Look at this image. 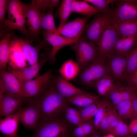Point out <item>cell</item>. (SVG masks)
Listing matches in <instances>:
<instances>
[{
    "label": "cell",
    "mask_w": 137,
    "mask_h": 137,
    "mask_svg": "<svg viewBox=\"0 0 137 137\" xmlns=\"http://www.w3.org/2000/svg\"><path fill=\"white\" fill-rule=\"evenodd\" d=\"M93 19L85 25L84 36L91 44L96 46L101 35L108 18L106 13L95 14Z\"/></svg>",
    "instance_id": "obj_12"
},
{
    "label": "cell",
    "mask_w": 137,
    "mask_h": 137,
    "mask_svg": "<svg viewBox=\"0 0 137 137\" xmlns=\"http://www.w3.org/2000/svg\"><path fill=\"white\" fill-rule=\"evenodd\" d=\"M70 46L71 49L76 54V61L81 70L87 66L97 59L96 46L88 42L83 33L76 43Z\"/></svg>",
    "instance_id": "obj_6"
},
{
    "label": "cell",
    "mask_w": 137,
    "mask_h": 137,
    "mask_svg": "<svg viewBox=\"0 0 137 137\" xmlns=\"http://www.w3.org/2000/svg\"><path fill=\"white\" fill-rule=\"evenodd\" d=\"M81 71L78 63L72 58L64 62L58 70H56L65 80H71L79 75Z\"/></svg>",
    "instance_id": "obj_22"
},
{
    "label": "cell",
    "mask_w": 137,
    "mask_h": 137,
    "mask_svg": "<svg viewBox=\"0 0 137 137\" xmlns=\"http://www.w3.org/2000/svg\"><path fill=\"white\" fill-rule=\"evenodd\" d=\"M127 56L113 54L107 58L108 60L107 64L111 75L116 79H125L126 78Z\"/></svg>",
    "instance_id": "obj_18"
},
{
    "label": "cell",
    "mask_w": 137,
    "mask_h": 137,
    "mask_svg": "<svg viewBox=\"0 0 137 137\" xmlns=\"http://www.w3.org/2000/svg\"><path fill=\"white\" fill-rule=\"evenodd\" d=\"M25 23L30 40L38 43L41 41L39 37L41 29V13L31 3L24 4Z\"/></svg>",
    "instance_id": "obj_10"
},
{
    "label": "cell",
    "mask_w": 137,
    "mask_h": 137,
    "mask_svg": "<svg viewBox=\"0 0 137 137\" xmlns=\"http://www.w3.org/2000/svg\"><path fill=\"white\" fill-rule=\"evenodd\" d=\"M85 135L88 136L94 133V120L92 119L81 123L80 125Z\"/></svg>",
    "instance_id": "obj_39"
},
{
    "label": "cell",
    "mask_w": 137,
    "mask_h": 137,
    "mask_svg": "<svg viewBox=\"0 0 137 137\" xmlns=\"http://www.w3.org/2000/svg\"><path fill=\"white\" fill-rule=\"evenodd\" d=\"M36 97L38 103L41 118H64L68 105L65 99L58 93L53 82L41 94Z\"/></svg>",
    "instance_id": "obj_1"
},
{
    "label": "cell",
    "mask_w": 137,
    "mask_h": 137,
    "mask_svg": "<svg viewBox=\"0 0 137 137\" xmlns=\"http://www.w3.org/2000/svg\"><path fill=\"white\" fill-rule=\"evenodd\" d=\"M106 100V99L100 100L79 110L81 123L92 119L99 108L105 102Z\"/></svg>",
    "instance_id": "obj_29"
},
{
    "label": "cell",
    "mask_w": 137,
    "mask_h": 137,
    "mask_svg": "<svg viewBox=\"0 0 137 137\" xmlns=\"http://www.w3.org/2000/svg\"><path fill=\"white\" fill-rule=\"evenodd\" d=\"M27 61L19 45L14 39H11L8 63L13 69H23L27 67Z\"/></svg>",
    "instance_id": "obj_21"
},
{
    "label": "cell",
    "mask_w": 137,
    "mask_h": 137,
    "mask_svg": "<svg viewBox=\"0 0 137 137\" xmlns=\"http://www.w3.org/2000/svg\"><path fill=\"white\" fill-rule=\"evenodd\" d=\"M71 7L72 13H78L85 17L90 18L96 13H101L100 10L96 7L83 1L72 0Z\"/></svg>",
    "instance_id": "obj_24"
},
{
    "label": "cell",
    "mask_w": 137,
    "mask_h": 137,
    "mask_svg": "<svg viewBox=\"0 0 137 137\" xmlns=\"http://www.w3.org/2000/svg\"><path fill=\"white\" fill-rule=\"evenodd\" d=\"M116 0H84L83 1L87 3H90L96 7L101 11V13H106L110 10V4L113 6Z\"/></svg>",
    "instance_id": "obj_34"
},
{
    "label": "cell",
    "mask_w": 137,
    "mask_h": 137,
    "mask_svg": "<svg viewBox=\"0 0 137 137\" xmlns=\"http://www.w3.org/2000/svg\"><path fill=\"white\" fill-rule=\"evenodd\" d=\"M24 4L18 0L9 1L7 9L8 18L0 27L1 38L8 32L16 30L25 36L26 38L31 41L25 27Z\"/></svg>",
    "instance_id": "obj_2"
},
{
    "label": "cell",
    "mask_w": 137,
    "mask_h": 137,
    "mask_svg": "<svg viewBox=\"0 0 137 137\" xmlns=\"http://www.w3.org/2000/svg\"><path fill=\"white\" fill-rule=\"evenodd\" d=\"M11 38L15 40L19 45L27 61L30 65H34L38 61L39 53L43 48H48V43L44 39L34 47L31 45L32 41L26 38L19 37L11 33Z\"/></svg>",
    "instance_id": "obj_13"
},
{
    "label": "cell",
    "mask_w": 137,
    "mask_h": 137,
    "mask_svg": "<svg viewBox=\"0 0 137 137\" xmlns=\"http://www.w3.org/2000/svg\"><path fill=\"white\" fill-rule=\"evenodd\" d=\"M0 90L18 99L25 98L21 83L13 74L5 70H0Z\"/></svg>",
    "instance_id": "obj_11"
},
{
    "label": "cell",
    "mask_w": 137,
    "mask_h": 137,
    "mask_svg": "<svg viewBox=\"0 0 137 137\" xmlns=\"http://www.w3.org/2000/svg\"><path fill=\"white\" fill-rule=\"evenodd\" d=\"M128 137H137V136L134 135H131L129 136Z\"/></svg>",
    "instance_id": "obj_50"
},
{
    "label": "cell",
    "mask_w": 137,
    "mask_h": 137,
    "mask_svg": "<svg viewBox=\"0 0 137 137\" xmlns=\"http://www.w3.org/2000/svg\"><path fill=\"white\" fill-rule=\"evenodd\" d=\"M118 37L115 22L108 16L103 32L96 46L97 52L96 59L105 62V60L113 54Z\"/></svg>",
    "instance_id": "obj_4"
},
{
    "label": "cell",
    "mask_w": 137,
    "mask_h": 137,
    "mask_svg": "<svg viewBox=\"0 0 137 137\" xmlns=\"http://www.w3.org/2000/svg\"><path fill=\"white\" fill-rule=\"evenodd\" d=\"M68 103L80 108H84L100 100L99 96L85 92L65 99Z\"/></svg>",
    "instance_id": "obj_25"
},
{
    "label": "cell",
    "mask_w": 137,
    "mask_h": 137,
    "mask_svg": "<svg viewBox=\"0 0 137 137\" xmlns=\"http://www.w3.org/2000/svg\"><path fill=\"white\" fill-rule=\"evenodd\" d=\"M112 75L107 64L96 59L84 68L81 70L79 80L83 85L94 87L96 83L104 77Z\"/></svg>",
    "instance_id": "obj_7"
},
{
    "label": "cell",
    "mask_w": 137,
    "mask_h": 137,
    "mask_svg": "<svg viewBox=\"0 0 137 137\" xmlns=\"http://www.w3.org/2000/svg\"><path fill=\"white\" fill-rule=\"evenodd\" d=\"M87 137H101V136L99 134L94 133Z\"/></svg>",
    "instance_id": "obj_49"
},
{
    "label": "cell",
    "mask_w": 137,
    "mask_h": 137,
    "mask_svg": "<svg viewBox=\"0 0 137 137\" xmlns=\"http://www.w3.org/2000/svg\"><path fill=\"white\" fill-rule=\"evenodd\" d=\"M106 13L108 18L115 22L137 21V0H117Z\"/></svg>",
    "instance_id": "obj_5"
},
{
    "label": "cell",
    "mask_w": 137,
    "mask_h": 137,
    "mask_svg": "<svg viewBox=\"0 0 137 137\" xmlns=\"http://www.w3.org/2000/svg\"><path fill=\"white\" fill-rule=\"evenodd\" d=\"M128 127L130 133L137 134V119L132 120Z\"/></svg>",
    "instance_id": "obj_46"
},
{
    "label": "cell",
    "mask_w": 137,
    "mask_h": 137,
    "mask_svg": "<svg viewBox=\"0 0 137 137\" xmlns=\"http://www.w3.org/2000/svg\"><path fill=\"white\" fill-rule=\"evenodd\" d=\"M53 10H50L47 13H41V29L43 31L50 34L60 35L58 29L56 26L53 13Z\"/></svg>",
    "instance_id": "obj_27"
},
{
    "label": "cell",
    "mask_w": 137,
    "mask_h": 137,
    "mask_svg": "<svg viewBox=\"0 0 137 137\" xmlns=\"http://www.w3.org/2000/svg\"><path fill=\"white\" fill-rule=\"evenodd\" d=\"M133 100L123 101L116 107L117 113L122 119L131 118L132 114V103Z\"/></svg>",
    "instance_id": "obj_32"
},
{
    "label": "cell",
    "mask_w": 137,
    "mask_h": 137,
    "mask_svg": "<svg viewBox=\"0 0 137 137\" xmlns=\"http://www.w3.org/2000/svg\"><path fill=\"white\" fill-rule=\"evenodd\" d=\"M137 69V45L127 56L126 77Z\"/></svg>",
    "instance_id": "obj_33"
},
{
    "label": "cell",
    "mask_w": 137,
    "mask_h": 137,
    "mask_svg": "<svg viewBox=\"0 0 137 137\" xmlns=\"http://www.w3.org/2000/svg\"><path fill=\"white\" fill-rule=\"evenodd\" d=\"M59 0H32L31 3L41 13L53 10L59 4Z\"/></svg>",
    "instance_id": "obj_31"
},
{
    "label": "cell",
    "mask_w": 137,
    "mask_h": 137,
    "mask_svg": "<svg viewBox=\"0 0 137 137\" xmlns=\"http://www.w3.org/2000/svg\"><path fill=\"white\" fill-rule=\"evenodd\" d=\"M115 23L118 37H127L137 34V21H127Z\"/></svg>",
    "instance_id": "obj_26"
},
{
    "label": "cell",
    "mask_w": 137,
    "mask_h": 137,
    "mask_svg": "<svg viewBox=\"0 0 137 137\" xmlns=\"http://www.w3.org/2000/svg\"><path fill=\"white\" fill-rule=\"evenodd\" d=\"M42 35L44 39L52 47V50L47 52L48 61L52 64L55 62L57 54L60 49L65 46L75 43L79 38H69L50 34L44 31H43Z\"/></svg>",
    "instance_id": "obj_14"
},
{
    "label": "cell",
    "mask_w": 137,
    "mask_h": 137,
    "mask_svg": "<svg viewBox=\"0 0 137 137\" xmlns=\"http://www.w3.org/2000/svg\"><path fill=\"white\" fill-rule=\"evenodd\" d=\"M110 133L117 136H122L130 133L128 127L121 118Z\"/></svg>",
    "instance_id": "obj_35"
},
{
    "label": "cell",
    "mask_w": 137,
    "mask_h": 137,
    "mask_svg": "<svg viewBox=\"0 0 137 137\" xmlns=\"http://www.w3.org/2000/svg\"><path fill=\"white\" fill-rule=\"evenodd\" d=\"M73 137H87L80 125L77 126L72 131Z\"/></svg>",
    "instance_id": "obj_45"
},
{
    "label": "cell",
    "mask_w": 137,
    "mask_h": 137,
    "mask_svg": "<svg viewBox=\"0 0 137 137\" xmlns=\"http://www.w3.org/2000/svg\"><path fill=\"white\" fill-rule=\"evenodd\" d=\"M22 108L15 113L1 119L0 132L5 137H19L17 134L18 125Z\"/></svg>",
    "instance_id": "obj_19"
},
{
    "label": "cell",
    "mask_w": 137,
    "mask_h": 137,
    "mask_svg": "<svg viewBox=\"0 0 137 137\" xmlns=\"http://www.w3.org/2000/svg\"><path fill=\"white\" fill-rule=\"evenodd\" d=\"M44 52L40 56V60L33 65L23 69H13L9 67V72L15 76L20 82L32 80L36 76L44 65L48 61L47 55L48 49H45Z\"/></svg>",
    "instance_id": "obj_15"
},
{
    "label": "cell",
    "mask_w": 137,
    "mask_h": 137,
    "mask_svg": "<svg viewBox=\"0 0 137 137\" xmlns=\"http://www.w3.org/2000/svg\"><path fill=\"white\" fill-rule=\"evenodd\" d=\"M132 113L131 118L132 119H137V96L132 101Z\"/></svg>",
    "instance_id": "obj_48"
},
{
    "label": "cell",
    "mask_w": 137,
    "mask_h": 137,
    "mask_svg": "<svg viewBox=\"0 0 137 137\" xmlns=\"http://www.w3.org/2000/svg\"><path fill=\"white\" fill-rule=\"evenodd\" d=\"M72 0H62L58 8L55 16L60 19V23L58 27H61L64 24L69 16L72 13L71 7Z\"/></svg>",
    "instance_id": "obj_30"
},
{
    "label": "cell",
    "mask_w": 137,
    "mask_h": 137,
    "mask_svg": "<svg viewBox=\"0 0 137 137\" xmlns=\"http://www.w3.org/2000/svg\"><path fill=\"white\" fill-rule=\"evenodd\" d=\"M108 101L105 102L98 109L94 116V123L95 130L99 129L101 122L108 110L107 107L108 105Z\"/></svg>",
    "instance_id": "obj_37"
},
{
    "label": "cell",
    "mask_w": 137,
    "mask_h": 137,
    "mask_svg": "<svg viewBox=\"0 0 137 137\" xmlns=\"http://www.w3.org/2000/svg\"><path fill=\"white\" fill-rule=\"evenodd\" d=\"M99 129L103 132L110 133V125L107 111L101 122Z\"/></svg>",
    "instance_id": "obj_43"
},
{
    "label": "cell",
    "mask_w": 137,
    "mask_h": 137,
    "mask_svg": "<svg viewBox=\"0 0 137 137\" xmlns=\"http://www.w3.org/2000/svg\"><path fill=\"white\" fill-rule=\"evenodd\" d=\"M65 119L69 123L73 124L77 126L80 125L81 122L80 118L77 116L65 113Z\"/></svg>",
    "instance_id": "obj_44"
},
{
    "label": "cell",
    "mask_w": 137,
    "mask_h": 137,
    "mask_svg": "<svg viewBox=\"0 0 137 137\" xmlns=\"http://www.w3.org/2000/svg\"><path fill=\"white\" fill-rule=\"evenodd\" d=\"M137 45V34L127 37L124 42L121 55L127 56Z\"/></svg>",
    "instance_id": "obj_36"
},
{
    "label": "cell",
    "mask_w": 137,
    "mask_h": 137,
    "mask_svg": "<svg viewBox=\"0 0 137 137\" xmlns=\"http://www.w3.org/2000/svg\"><path fill=\"white\" fill-rule=\"evenodd\" d=\"M128 86L137 91V69L125 79Z\"/></svg>",
    "instance_id": "obj_40"
},
{
    "label": "cell",
    "mask_w": 137,
    "mask_h": 137,
    "mask_svg": "<svg viewBox=\"0 0 137 137\" xmlns=\"http://www.w3.org/2000/svg\"><path fill=\"white\" fill-rule=\"evenodd\" d=\"M107 113L110 125V133L121 118L114 109L108 110Z\"/></svg>",
    "instance_id": "obj_38"
},
{
    "label": "cell",
    "mask_w": 137,
    "mask_h": 137,
    "mask_svg": "<svg viewBox=\"0 0 137 137\" xmlns=\"http://www.w3.org/2000/svg\"><path fill=\"white\" fill-rule=\"evenodd\" d=\"M11 33H5L0 41V70H5L7 64L9 62Z\"/></svg>",
    "instance_id": "obj_23"
},
{
    "label": "cell",
    "mask_w": 137,
    "mask_h": 137,
    "mask_svg": "<svg viewBox=\"0 0 137 137\" xmlns=\"http://www.w3.org/2000/svg\"><path fill=\"white\" fill-rule=\"evenodd\" d=\"M116 85L112 76L111 75H108L99 80L94 87L100 95L107 96L115 88Z\"/></svg>",
    "instance_id": "obj_28"
},
{
    "label": "cell",
    "mask_w": 137,
    "mask_h": 137,
    "mask_svg": "<svg viewBox=\"0 0 137 137\" xmlns=\"http://www.w3.org/2000/svg\"><path fill=\"white\" fill-rule=\"evenodd\" d=\"M90 18L80 17L66 22L58 29L60 35L71 38H79L83 33L86 24Z\"/></svg>",
    "instance_id": "obj_17"
},
{
    "label": "cell",
    "mask_w": 137,
    "mask_h": 137,
    "mask_svg": "<svg viewBox=\"0 0 137 137\" xmlns=\"http://www.w3.org/2000/svg\"><path fill=\"white\" fill-rule=\"evenodd\" d=\"M26 101V98L18 99L0 90L1 118L13 115L17 112Z\"/></svg>",
    "instance_id": "obj_16"
},
{
    "label": "cell",
    "mask_w": 137,
    "mask_h": 137,
    "mask_svg": "<svg viewBox=\"0 0 137 137\" xmlns=\"http://www.w3.org/2000/svg\"><path fill=\"white\" fill-rule=\"evenodd\" d=\"M70 124L64 118H41L31 137H70Z\"/></svg>",
    "instance_id": "obj_3"
},
{
    "label": "cell",
    "mask_w": 137,
    "mask_h": 137,
    "mask_svg": "<svg viewBox=\"0 0 137 137\" xmlns=\"http://www.w3.org/2000/svg\"><path fill=\"white\" fill-rule=\"evenodd\" d=\"M65 113L68 114L80 117V112L76 109L70 107L67 105L65 109Z\"/></svg>",
    "instance_id": "obj_47"
},
{
    "label": "cell",
    "mask_w": 137,
    "mask_h": 137,
    "mask_svg": "<svg viewBox=\"0 0 137 137\" xmlns=\"http://www.w3.org/2000/svg\"><path fill=\"white\" fill-rule=\"evenodd\" d=\"M26 99V105L22 108L20 121L26 128L35 130L41 118L39 106L36 97Z\"/></svg>",
    "instance_id": "obj_9"
},
{
    "label": "cell",
    "mask_w": 137,
    "mask_h": 137,
    "mask_svg": "<svg viewBox=\"0 0 137 137\" xmlns=\"http://www.w3.org/2000/svg\"><path fill=\"white\" fill-rule=\"evenodd\" d=\"M54 77L53 70L50 69L33 80L20 82L25 98L35 97L40 95L52 84Z\"/></svg>",
    "instance_id": "obj_8"
},
{
    "label": "cell",
    "mask_w": 137,
    "mask_h": 137,
    "mask_svg": "<svg viewBox=\"0 0 137 137\" xmlns=\"http://www.w3.org/2000/svg\"><path fill=\"white\" fill-rule=\"evenodd\" d=\"M53 82L59 93L65 99L85 93L59 75L54 77Z\"/></svg>",
    "instance_id": "obj_20"
},
{
    "label": "cell",
    "mask_w": 137,
    "mask_h": 137,
    "mask_svg": "<svg viewBox=\"0 0 137 137\" xmlns=\"http://www.w3.org/2000/svg\"><path fill=\"white\" fill-rule=\"evenodd\" d=\"M8 1L7 0H0V27L3 25L6 20L5 19V13L7 9Z\"/></svg>",
    "instance_id": "obj_42"
},
{
    "label": "cell",
    "mask_w": 137,
    "mask_h": 137,
    "mask_svg": "<svg viewBox=\"0 0 137 137\" xmlns=\"http://www.w3.org/2000/svg\"><path fill=\"white\" fill-rule=\"evenodd\" d=\"M127 37H118L115 43L113 54L121 55L124 42Z\"/></svg>",
    "instance_id": "obj_41"
}]
</instances>
